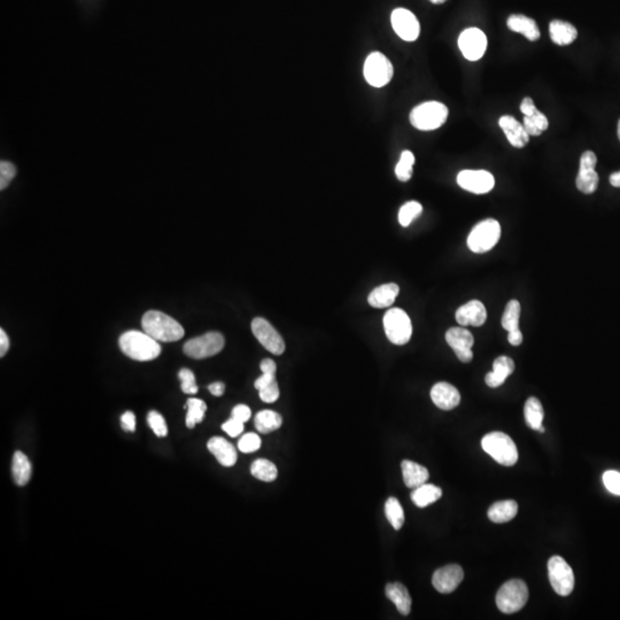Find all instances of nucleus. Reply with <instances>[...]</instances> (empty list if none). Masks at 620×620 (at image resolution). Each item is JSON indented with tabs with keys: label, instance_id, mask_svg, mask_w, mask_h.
I'll return each mask as SVG.
<instances>
[{
	"label": "nucleus",
	"instance_id": "42",
	"mask_svg": "<svg viewBox=\"0 0 620 620\" xmlns=\"http://www.w3.org/2000/svg\"><path fill=\"white\" fill-rule=\"evenodd\" d=\"M178 377L182 382V391L185 394H196L198 392V386H196L194 374L189 369H182L179 371Z\"/></svg>",
	"mask_w": 620,
	"mask_h": 620
},
{
	"label": "nucleus",
	"instance_id": "7",
	"mask_svg": "<svg viewBox=\"0 0 620 620\" xmlns=\"http://www.w3.org/2000/svg\"><path fill=\"white\" fill-rule=\"evenodd\" d=\"M385 333L394 345H405L412 335V321L408 314L400 308H392L384 316Z\"/></svg>",
	"mask_w": 620,
	"mask_h": 620
},
{
	"label": "nucleus",
	"instance_id": "50",
	"mask_svg": "<svg viewBox=\"0 0 620 620\" xmlns=\"http://www.w3.org/2000/svg\"><path fill=\"white\" fill-rule=\"evenodd\" d=\"M275 380L276 375H274V374H262L260 378L256 379L254 386H255L258 391H260V389H262V388L266 387V386L275 382Z\"/></svg>",
	"mask_w": 620,
	"mask_h": 620
},
{
	"label": "nucleus",
	"instance_id": "11",
	"mask_svg": "<svg viewBox=\"0 0 620 620\" xmlns=\"http://www.w3.org/2000/svg\"><path fill=\"white\" fill-rule=\"evenodd\" d=\"M487 45V37L478 28L465 29L458 37V47L469 61H477L484 57Z\"/></svg>",
	"mask_w": 620,
	"mask_h": 620
},
{
	"label": "nucleus",
	"instance_id": "25",
	"mask_svg": "<svg viewBox=\"0 0 620 620\" xmlns=\"http://www.w3.org/2000/svg\"><path fill=\"white\" fill-rule=\"evenodd\" d=\"M400 287L394 283L384 284L378 286L369 294V305L374 308H388L395 302V299L399 296Z\"/></svg>",
	"mask_w": 620,
	"mask_h": 620
},
{
	"label": "nucleus",
	"instance_id": "24",
	"mask_svg": "<svg viewBox=\"0 0 620 620\" xmlns=\"http://www.w3.org/2000/svg\"><path fill=\"white\" fill-rule=\"evenodd\" d=\"M385 594L387 596L388 600L392 601L395 604V607L398 609L400 614L403 616H408L412 611V597L409 594L408 589L405 586L400 584V583H392V584L386 585L385 588Z\"/></svg>",
	"mask_w": 620,
	"mask_h": 620
},
{
	"label": "nucleus",
	"instance_id": "28",
	"mask_svg": "<svg viewBox=\"0 0 620 620\" xmlns=\"http://www.w3.org/2000/svg\"><path fill=\"white\" fill-rule=\"evenodd\" d=\"M517 512V502L514 500H507V501H500L492 504L491 508L488 509V518L493 523L502 524V523L512 521L516 517Z\"/></svg>",
	"mask_w": 620,
	"mask_h": 620
},
{
	"label": "nucleus",
	"instance_id": "10",
	"mask_svg": "<svg viewBox=\"0 0 620 620\" xmlns=\"http://www.w3.org/2000/svg\"><path fill=\"white\" fill-rule=\"evenodd\" d=\"M548 576L551 586L560 596H567L573 591V571L561 556H553L548 561Z\"/></svg>",
	"mask_w": 620,
	"mask_h": 620
},
{
	"label": "nucleus",
	"instance_id": "32",
	"mask_svg": "<svg viewBox=\"0 0 620 620\" xmlns=\"http://www.w3.org/2000/svg\"><path fill=\"white\" fill-rule=\"evenodd\" d=\"M254 424L258 431L263 435L278 430L283 424V418L278 412L272 410H262L258 412L254 418Z\"/></svg>",
	"mask_w": 620,
	"mask_h": 620
},
{
	"label": "nucleus",
	"instance_id": "19",
	"mask_svg": "<svg viewBox=\"0 0 620 620\" xmlns=\"http://www.w3.org/2000/svg\"><path fill=\"white\" fill-rule=\"evenodd\" d=\"M431 399L438 408L451 410L461 402V394L458 388L448 383H438L431 389Z\"/></svg>",
	"mask_w": 620,
	"mask_h": 620
},
{
	"label": "nucleus",
	"instance_id": "22",
	"mask_svg": "<svg viewBox=\"0 0 620 620\" xmlns=\"http://www.w3.org/2000/svg\"><path fill=\"white\" fill-rule=\"evenodd\" d=\"M514 371V362L508 356H500L493 363V371L488 372L485 377V382L489 387H498Z\"/></svg>",
	"mask_w": 620,
	"mask_h": 620
},
{
	"label": "nucleus",
	"instance_id": "35",
	"mask_svg": "<svg viewBox=\"0 0 620 620\" xmlns=\"http://www.w3.org/2000/svg\"><path fill=\"white\" fill-rule=\"evenodd\" d=\"M385 514L394 530H401L405 523V512L398 498H389L385 503Z\"/></svg>",
	"mask_w": 620,
	"mask_h": 620
},
{
	"label": "nucleus",
	"instance_id": "56",
	"mask_svg": "<svg viewBox=\"0 0 620 620\" xmlns=\"http://www.w3.org/2000/svg\"><path fill=\"white\" fill-rule=\"evenodd\" d=\"M430 1L433 3H444V1H447V0H430Z\"/></svg>",
	"mask_w": 620,
	"mask_h": 620
},
{
	"label": "nucleus",
	"instance_id": "34",
	"mask_svg": "<svg viewBox=\"0 0 620 620\" xmlns=\"http://www.w3.org/2000/svg\"><path fill=\"white\" fill-rule=\"evenodd\" d=\"M186 408H187V414H186V426L187 428H193L196 424H199L203 421L207 405L203 400L194 398L189 399L186 402Z\"/></svg>",
	"mask_w": 620,
	"mask_h": 620
},
{
	"label": "nucleus",
	"instance_id": "2",
	"mask_svg": "<svg viewBox=\"0 0 620 620\" xmlns=\"http://www.w3.org/2000/svg\"><path fill=\"white\" fill-rule=\"evenodd\" d=\"M144 332L158 342H177L184 337V328L176 319L158 310H149L142 319Z\"/></svg>",
	"mask_w": 620,
	"mask_h": 620
},
{
	"label": "nucleus",
	"instance_id": "14",
	"mask_svg": "<svg viewBox=\"0 0 620 620\" xmlns=\"http://www.w3.org/2000/svg\"><path fill=\"white\" fill-rule=\"evenodd\" d=\"M392 27L395 33L405 42H414L421 33V26L417 17L410 10L396 8L391 15Z\"/></svg>",
	"mask_w": 620,
	"mask_h": 620
},
{
	"label": "nucleus",
	"instance_id": "39",
	"mask_svg": "<svg viewBox=\"0 0 620 620\" xmlns=\"http://www.w3.org/2000/svg\"><path fill=\"white\" fill-rule=\"evenodd\" d=\"M423 212V206L417 201H409L400 208L399 212V223L402 226H410L414 219Z\"/></svg>",
	"mask_w": 620,
	"mask_h": 620
},
{
	"label": "nucleus",
	"instance_id": "51",
	"mask_svg": "<svg viewBox=\"0 0 620 620\" xmlns=\"http://www.w3.org/2000/svg\"><path fill=\"white\" fill-rule=\"evenodd\" d=\"M10 349V339L3 328L0 330V356L3 358Z\"/></svg>",
	"mask_w": 620,
	"mask_h": 620
},
{
	"label": "nucleus",
	"instance_id": "31",
	"mask_svg": "<svg viewBox=\"0 0 620 620\" xmlns=\"http://www.w3.org/2000/svg\"><path fill=\"white\" fill-rule=\"evenodd\" d=\"M524 414L525 421H526L528 428L544 433V428L542 426L544 416V407L537 398L528 399L525 403Z\"/></svg>",
	"mask_w": 620,
	"mask_h": 620
},
{
	"label": "nucleus",
	"instance_id": "23",
	"mask_svg": "<svg viewBox=\"0 0 620 620\" xmlns=\"http://www.w3.org/2000/svg\"><path fill=\"white\" fill-rule=\"evenodd\" d=\"M507 26L511 31L524 35L531 42H535L540 38V30L537 28V22L523 14L510 15L508 17Z\"/></svg>",
	"mask_w": 620,
	"mask_h": 620
},
{
	"label": "nucleus",
	"instance_id": "36",
	"mask_svg": "<svg viewBox=\"0 0 620 620\" xmlns=\"http://www.w3.org/2000/svg\"><path fill=\"white\" fill-rule=\"evenodd\" d=\"M519 317H521V303L517 300H511L504 309L502 316V326L508 332L519 328Z\"/></svg>",
	"mask_w": 620,
	"mask_h": 620
},
{
	"label": "nucleus",
	"instance_id": "12",
	"mask_svg": "<svg viewBox=\"0 0 620 620\" xmlns=\"http://www.w3.org/2000/svg\"><path fill=\"white\" fill-rule=\"evenodd\" d=\"M252 332L268 352L274 355H282L285 352V342L283 340L282 335L276 331V328L267 319L262 317L253 319Z\"/></svg>",
	"mask_w": 620,
	"mask_h": 620
},
{
	"label": "nucleus",
	"instance_id": "30",
	"mask_svg": "<svg viewBox=\"0 0 620 620\" xmlns=\"http://www.w3.org/2000/svg\"><path fill=\"white\" fill-rule=\"evenodd\" d=\"M31 472H33V467H31L27 455L24 454L22 451H17L14 454L13 463H12L14 481L19 486H26L31 478Z\"/></svg>",
	"mask_w": 620,
	"mask_h": 620
},
{
	"label": "nucleus",
	"instance_id": "29",
	"mask_svg": "<svg viewBox=\"0 0 620 620\" xmlns=\"http://www.w3.org/2000/svg\"><path fill=\"white\" fill-rule=\"evenodd\" d=\"M442 496V488L432 484L421 485L419 487L414 488L412 493V500L418 508H425L430 504L440 500Z\"/></svg>",
	"mask_w": 620,
	"mask_h": 620
},
{
	"label": "nucleus",
	"instance_id": "18",
	"mask_svg": "<svg viewBox=\"0 0 620 620\" xmlns=\"http://www.w3.org/2000/svg\"><path fill=\"white\" fill-rule=\"evenodd\" d=\"M456 321L462 326H481L487 319V310L485 308L484 303L479 300L465 303L458 309L456 312Z\"/></svg>",
	"mask_w": 620,
	"mask_h": 620
},
{
	"label": "nucleus",
	"instance_id": "33",
	"mask_svg": "<svg viewBox=\"0 0 620 620\" xmlns=\"http://www.w3.org/2000/svg\"><path fill=\"white\" fill-rule=\"evenodd\" d=\"M251 474L253 477L259 479V480L270 483V481L276 480L278 471L272 462L266 460V458H259L255 462H253Z\"/></svg>",
	"mask_w": 620,
	"mask_h": 620
},
{
	"label": "nucleus",
	"instance_id": "3",
	"mask_svg": "<svg viewBox=\"0 0 620 620\" xmlns=\"http://www.w3.org/2000/svg\"><path fill=\"white\" fill-rule=\"evenodd\" d=\"M481 447L504 467H512L517 463V447L514 440L503 432H491L485 435L481 440Z\"/></svg>",
	"mask_w": 620,
	"mask_h": 620
},
{
	"label": "nucleus",
	"instance_id": "37",
	"mask_svg": "<svg viewBox=\"0 0 620 620\" xmlns=\"http://www.w3.org/2000/svg\"><path fill=\"white\" fill-rule=\"evenodd\" d=\"M521 112L524 114V117L531 119L542 131L548 129L549 122L544 114L541 113L537 110V107L534 105V101L530 97H526L523 99L521 103Z\"/></svg>",
	"mask_w": 620,
	"mask_h": 620
},
{
	"label": "nucleus",
	"instance_id": "40",
	"mask_svg": "<svg viewBox=\"0 0 620 620\" xmlns=\"http://www.w3.org/2000/svg\"><path fill=\"white\" fill-rule=\"evenodd\" d=\"M147 423H149V428H152L153 432L156 433V437L163 438L168 435L166 421H165L162 414L159 412H149V416H147Z\"/></svg>",
	"mask_w": 620,
	"mask_h": 620
},
{
	"label": "nucleus",
	"instance_id": "38",
	"mask_svg": "<svg viewBox=\"0 0 620 620\" xmlns=\"http://www.w3.org/2000/svg\"><path fill=\"white\" fill-rule=\"evenodd\" d=\"M414 156L410 151H403L398 165L395 167V175L399 181L408 182L414 173Z\"/></svg>",
	"mask_w": 620,
	"mask_h": 620
},
{
	"label": "nucleus",
	"instance_id": "48",
	"mask_svg": "<svg viewBox=\"0 0 620 620\" xmlns=\"http://www.w3.org/2000/svg\"><path fill=\"white\" fill-rule=\"evenodd\" d=\"M121 425L123 430L135 432L136 430V416L131 412H126L121 416Z\"/></svg>",
	"mask_w": 620,
	"mask_h": 620
},
{
	"label": "nucleus",
	"instance_id": "55",
	"mask_svg": "<svg viewBox=\"0 0 620 620\" xmlns=\"http://www.w3.org/2000/svg\"><path fill=\"white\" fill-rule=\"evenodd\" d=\"M610 184L614 187H620V171L614 173L610 176Z\"/></svg>",
	"mask_w": 620,
	"mask_h": 620
},
{
	"label": "nucleus",
	"instance_id": "9",
	"mask_svg": "<svg viewBox=\"0 0 620 620\" xmlns=\"http://www.w3.org/2000/svg\"><path fill=\"white\" fill-rule=\"evenodd\" d=\"M224 345L226 340L219 332H208L185 342L183 349L189 358L203 360L219 354L224 349Z\"/></svg>",
	"mask_w": 620,
	"mask_h": 620
},
{
	"label": "nucleus",
	"instance_id": "52",
	"mask_svg": "<svg viewBox=\"0 0 620 620\" xmlns=\"http://www.w3.org/2000/svg\"><path fill=\"white\" fill-rule=\"evenodd\" d=\"M260 368H261L262 374H274V375H276V371H277V367H276L275 361H272L271 358H266V360H263V361L261 362Z\"/></svg>",
	"mask_w": 620,
	"mask_h": 620
},
{
	"label": "nucleus",
	"instance_id": "49",
	"mask_svg": "<svg viewBox=\"0 0 620 620\" xmlns=\"http://www.w3.org/2000/svg\"><path fill=\"white\" fill-rule=\"evenodd\" d=\"M523 126H524L526 133H528L530 136L537 137L540 136L541 133H544V131H542V130H541L531 119H528V117H524Z\"/></svg>",
	"mask_w": 620,
	"mask_h": 620
},
{
	"label": "nucleus",
	"instance_id": "41",
	"mask_svg": "<svg viewBox=\"0 0 620 620\" xmlns=\"http://www.w3.org/2000/svg\"><path fill=\"white\" fill-rule=\"evenodd\" d=\"M261 447V439L256 433H247L242 435L238 442L239 451L245 453V454H251L254 451H259Z\"/></svg>",
	"mask_w": 620,
	"mask_h": 620
},
{
	"label": "nucleus",
	"instance_id": "47",
	"mask_svg": "<svg viewBox=\"0 0 620 620\" xmlns=\"http://www.w3.org/2000/svg\"><path fill=\"white\" fill-rule=\"evenodd\" d=\"M251 416H252V412L245 405H236L233 409V412H231V417L235 418L237 421H242V423H246V421H249Z\"/></svg>",
	"mask_w": 620,
	"mask_h": 620
},
{
	"label": "nucleus",
	"instance_id": "6",
	"mask_svg": "<svg viewBox=\"0 0 620 620\" xmlns=\"http://www.w3.org/2000/svg\"><path fill=\"white\" fill-rule=\"evenodd\" d=\"M501 237V226L496 219H487L478 223L468 237V247L477 254L491 251Z\"/></svg>",
	"mask_w": 620,
	"mask_h": 620
},
{
	"label": "nucleus",
	"instance_id": "44",
	"mask_svg": "<svg viewBox=\"0 0 620 620\" xmlns=\"http://www.w3.org/2000/svg\"><path fill=\"white\" fill-rule=\"evenodd\" d=\"M603 483L608 491L612 494L620 495V474L614 470L603 474Z\"/></svg>",
	"mask_w": 620,
	"mask_h": 620
},
{
	"label": "nucleus",
	"instance_id": "21",
	"mask_svg": "<svg viewBox=\"0 0 620 620\" xmlns=\"http://www.w3.org/2000/svg\"><path fill=\"white\" fill-rule=\"evenodd\" d=\"M207 447H208V451L215 456L219 464L223 467L230 468V467L236 464L237 458H238L236 448L233 447L229 442H226V439L214 437L209 440Z\"/></svg>",
	"mask_w": 620,
	"mask_h": 620
},
{
	"label": "nucleus",
	"instance_id": "16",
	"mask_svg": "<svg viewBox=\"0 0 620 620\" xmlns=\"http://www.w3.org/2000/svg\"><path fill=\"white\" fill-rule=\"evenodd\" d=\"M446 342L451 346L460 361L469 363L474 358L472 346L474 339L468 328H451L446 332Z\"/></svg>",
	"mask_w": 620,
	"mask_h": 620
},
{
	"label": "nucleus",
	"instance_id": "15",
	"mask_svg": "<svg viewBox=\"0 0 620 620\" xmlns=\"http://www.w3.org/2000/svg\"><path fill=\"white\" fill-rule=\"evenodd\" d=\"M597 158L595 153L586 151L580 158V168L576 179V185L580 192L592 194L598 186V175L595 171Z\"/></svg>",
	"mask_w": 620,
	"mask_h": 620
},
{
	"label": "nucleus",
	"instance_id": "27",
	"mask_svg": "<svg viewBox=\"0 0 620 620\" xmlns=\"http://www.w3.org/2000/svg\"><path fill=\"white\" fill-rule=\"evenodd\" d=\"M402 474L405 486L409 488H417L428 481L430 474L428 469L416 462L405 460L401 463Z\"/></svg>",
	"mask_w": 620,
	"mask_h": 620
},
{
	"label": "nucleus",
	"instance_id": "4",
	"mask_svg": "<svg viewBox=\"0 0 620 620\" xmlns=\"http://www.w3.org/2000/svg\"><path fill=\"white\" fill-rule=\"evenodd\" d=\"M448 108L439 101H428L414 107L409 115L412 126L421 131H432L444 126L448 119Z\"/></svg>",
	"mask_w": 620,
	"mask_h": 620
},
{
	"label": "nucleus",
	"instance_id": "57",
	"mask_svg": "<svg viewBox=\"0 0 620 620\" xmlns=\"http://www.w3.org/2000/svg\"><path fill=\"white\" fill-rule=\"evenodd\" d=\"M618 138H619L620 140V119L619 122H618Z\"/></svg>",
	"mask_w": 620,
	"mask_h": 620
},
{
	"label": "nucleus",
	"instance_id": "54",
	"mask_svg": "<svg viewBox=\"0 0 620 620\" xmlns=\"http://www.w3.org/2000/svg\"><path fill=\"white\" fill-rule=\"evenodd\" d=\"M208 389L214 396H222L223 393L226 391V385L219 382L212 383L209 385Z\"/></svg>",
	"mask_w": 620,
	"mask_h": 620
},
{
	"label": "nucleus",
	"instance_id": "53",
	"mask_svg": "<svg viewBox=\"0 0 620 620\" xmlns=\"http://www.w3.org/2000/svg\"><path fill=\"white\" fill-rule=\"evenodd\" d=\"M508 342L512 346L521 345V342H523V333H521V330L518 328V330H514V331L509 332V335H508Z\"/></svg>",
	"mask_w": 620,
	"mask_h": 620
},
{
	"label": "nucleus",
	"instance_id": "26",
	"mask_svg": "<svg viewBox=\"0 0 620 620\" xmlns=\"http://www.w3.org/2000/svg\"><path fill=\"white\" fill-rule=\"evenodd\" d=\"M549 35L553 42L560 47H567L577 40L578 30L573 24L565 21L554 20L549 24Z\"/></svg>",
	"mask_w": 620,
	"mask_h": 620
},
{
	"label": "nucleus",
	"instance_id": "20",
	"mask_svg": "<svg viewBox=\"0 0 620 620\" xmlns=\"http://www.w3.org/2000/svg\"><path fill=\"white\" fill-rule=\"evenodd\" d=\"M498 126L509 140V143L516 149L526 146L530 140V135L526 133L524 126L510 115H503L498 119Z\"/></svg>",
	"mask_w": 620,
	"mask_h": 620
},
{
	"label": "nucleus",
	"instance_id": "1",
	"mask_svg": "<svg viewBox=\"0 0 620 620\" xmlns=\"http://www.w3.org/2000/svg\"><path fill=\"white\" fill-rule=\"evenodd\" d=\"M119 345L126 356L136 361H152L161 354L159 342L146 332H126L119 337Z\"/></svg>",
	"mask_w": 620,
	"mask_h": 620
},
{
	"label": "nucleus",
	"instance_id": "13",
	"mask_svg": "<svg viewBox=\"0 0 620 620\" xmlns=\"http://www.w3.org/2000/svg\"><path fill=\"white\" fill-rule=\"evenodd\" d=\"M458 184L468 192L486 194L494 187L495 178L486 170H462L458 175Z\"/></svg>",
	"mask_w": 620,
	"mask_h": 620
},
{
	"label": "nucleus",
	"instance_id": "43",
	"mask_svg": "<svg viewBox=\"0 0 620 620\" xmlns=\"http://www.w3.org/2000/svg\"><path fill=\"white\" fill-rule=\"evenodd\" d=\"M17 175V168L8 161L0 162V190L6 189Z\"/></svg>",
	"mask_w": 620,
	"mask_h": 620
},
{
	"label": "nucleus",
	"instance_id": "45",
	"mask_svg": "<svg viewBox=\"0 0 620 620\" xmlns=\"http://www.w3.org/2000/svg\"><path fill=\"white\" fill-rule=\"evenodd\" d=\"M260 399L266 403H274L277 401L279 398V387L277 380L268 385L266 387L260 389Z\"/></svg>",
	"mask_w": 620,
	"mask_h": 620
},
{
	"label": "nucleus",
	"instance_id": "46",
	"mask_svg": "<svg viewBox=\"0 0 620 620\" xmlns=\"http://www.w3.org/2000/svg\"><path fill=\"white\" fill-rule=\"evenodd\" d=\"M222 430L226 432V435H230L231 438H236L244 432V423L231 417L229 421H226L222 425Z\"/></svg>",
	"mask_w": 620,
	"mask_h": 620
},
{
	"label": "nucleus",
	"instance_id": "5",
	"mask_svg": "<svg viewBox=\"0 0 620 620\" xmlns=\"http://www.w3.org/2000/svg\"><path fill=\"white\" fill-rule=\"evenodd\" d=\"M528 600V586L519 579L507 581L496 594V605L503 614H514L521 610Z\"/></svg>",
	"mask_w": 620,
	"mask_h": 620
},
{
	"label": "nucleus",
	"instance_id": "8",
	"mask_svg": "<svg viewBox=\"0 0 620 620\" xmlns=\"http://www.w3.org/2000/svg\"><path fill=\"white\" fill-rule=\"evenodd\" d=\"M363 74L365 81L371 87H383L391 82L394 68L385 54L374 52L365 60Z\"/></svg>",
	"mask_w": 620,
	"mask_h": 620
},
{
	"label": "nucleus",
	"instance_id": "17",
	"mask_svg": "<svg viewBox=\"0 0 620 620\" xmlns=\"http://www.w3.org/2000/svg\"><path fill=\"white\" fill-rule=\"evenodd\" d=\"M464 578V572L458 564H449L435 571L432 577V584L442 594H449L458 587Z\"/></svg>",
	"mask_w": 620,
	"mask_h": 620
}]
</instances>
